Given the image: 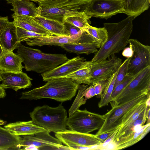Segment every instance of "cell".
I'll return each instance as SVG.
<instances>
[{"label": "cell", "instance_id": "cell-2", "mask_svg": "<svg viewBox=\"0 0 150 150\" xmlns=\"http://www.w3.org/2000/svg\"><path fill=\"white\" fill-rule=\"evenodd\" d=\"M42 86L21 93V99L38 100L47 98L64 102L71 100L75 96L79 85L66 78L50 80Z\"/></svg>", "mask_w": 150, "mask_h": 150}, {"label": "cell", "instance_id": "cell-46", "mask_svg": "<svg viewBox=\"0 0 150 150\" xmlns=\"http://www.w3.org/2000/svg\"><path fill=\"white\" fill-rule=\"evenodd\" d=\"M30 0V1H33L35 2H39L41 1H45L46 0Z\"/></svg>", "mask_w": 150, "mask_h": 150}, {"label": "cell", "instance_id": "cell-21", "mask_svg": "<svg viewBox=\"0 0 150 150\" xmlns=\"http://www.w3.org/2000/svg\"><path fill=\"white\" fill-rule=\"evenodd\" d=\"M150 123L144 125L139 130L119 139L115 142V150L125 149L135 144L143 138L149 132Z\"/></svg>", "mask_w": 150, "mask_h": 150}, {"label": "cell", "instance_id": "cell-5", "mask_svg": "<svg viewBox=\"0 0 150 150\" xmlns=\"http://www.w3.org/2000/svg\"><path fill=\"white\" fill-rule=\"evenodd\" d=\"M33 122L49 133L63 132L67 130V112L61 103L56 107L48 105L38 106L30 113Z\"/></svg>", "mask_w": 150, "mask_h": 150}, {"label": "cell", "instance_id": "cell-14", "mask_svg": "<svg viewBox=\"0 0 150 150\" xmlns=\"http://www.w3.org/2000/svg\"><path fill=\"white\" fill-rule=\"evenodd\" d=\"M82 32L79 34L70 37L54 35H43L26 39L24 41L30 46L44 45L59 46L71 44L85 42V38Z\"/></svg>", "mask_w": 150, "mask_h": 150}, {"label": "cell", "instance_id": "cell-28", "mask_svg": "<svg viewBox=\"0 0 150 150\" xmlns=\"http://www.w3.org/2000/svg\"><path fill=\"white\" fill-rule=\"evenodd\" d=\"M67 52L78 54L96 53L101 46L96 42L64 45L60 46Z\"/></svg>", "mask_w": 150, "mask_h": 150}, {"label": "cell", "instance_id": "cell-22", "mask_svg": "<svg viewBox=\"0 0 150 150\" xmlns=\"http://www.w3.org/2000/svg\"><path fill=\"white\" fill-rule=\"evenodd\" d=\"M76 97L69 110V116H71L86 100L95 96L93 85L80 84Z\"/></svg>", "mask_w": 150, "mask_h": 150}, {"label": "cell", "instance_id": "cell-16", "mask_svg": "<svg viewBox=\"0 0 150 150\" xmlns=\"http://www.w3.org/2000/svg\"><path fill=\"white\" fill-rule=\"evenodd\" d=\"M2 83L0 86L4 89H12L16 91L31 86L32 79L26 74L1 71Z\"/></svg>", "mask_w": 150, "mask_h": 150}, {"label": "cell", "instance_id": "cell-27", "mask_svg": "<svg viewBox=\"0 0 150 150\" xmlns=\"http://www.w3.org/2000/svg\"><path fill=\"white\" fill-rule=\"evenodd\" d=\"M123 4L125 13L134 19L149 9L150 0H124Z\"/></svg>", "mask_w": 150, "mask_h": 150}, {"label": "cell", "instance_id": "cell-6", "mask_svg": "<svg viewBox=\"0 0 150 150\" xmlns=\"http://www.w3.org/2000/svg\"><path fill=\"white\" fill-rule=\"evenodd\" d=\"M149 96L150 93L141 95L127 102L111 106L112 109L104 115V122L96 134L114 131L119 127L127 113L135 106L146 100Z\"/></svg>", "mask_w": 150, "mask_h": 150}, {"label": "cell", "instance_id": "cell-7", "mask_svg": "<svg viewBox=\"0 0 150 150\" xmlns=\"http://www.w3.org/2000/svg\"><path fill=\"white\" fill-rule=\"evenodd\" d=\"M150 66L140 71L121 91L111 101V106L132 99L140 95L150 93Z\"/></svg>", "mask_w": 150, "mask_h": 150}, {"label": "cell", "instance_id": "cell-15", "mask_svg": "<svg viewBox=\"0 0 150 150\" xmlns=\"http://www.w3.org/2000/svg\"><path fill=\"white\" fill-rule=\"evenodd\" d=\"M86 61L83 57L78 56L67 61L53 69L42 73L45 81L53 79L65 78L67 75L75 71Z\"/></svg>", "mask_w": 150, "mask_h": 150}, {"label": "cell", "instance_id": "cell-39", "mask_svg": "<svg viewBox=\"0 0 150 150\" xmlns=\"http://www.w3.org/2000/svg\"><path fill=\"white\" fill-rule=\"evenodd\" d=\"M114 131L108 132L98 134H95L96 137L103 143L110 137L115 131Z\"/></svg>", "mask_w": 150, "mask_h": 150}, {"label": "cell", "instance_id": "cell-17", "mask_svg": "<svg viewBox=\"0 0 150 150\" xmlns=\"http://www.w3.org/2000/svg\"><path fill=\"white\" fill-rule=\"evenodd\" d=\"M16 27L13 22L8 21L0 32V45L4 53L13 52L18 43Z\"/></svg>", "mask_w": 150, "mask_h": 150}, {"label": "cell", "instance_id": "cell-9", "mask_svg": "<svg viewBox=\"0 0 150 150\" xmlns=\"http://www.w3.org/2000/svg\"><path fill=\"white\" fill-rule=\"evenodd\" d=\"M49 133L45 130L33 135L23 136L21 142V149H21L70 150L68 146H63L59 139Z\"/></svg>", "mask_w": 150, "mask_h": 150}, {"label": "cell", "instance_id": "cell-1", "mask_svg": "<svg viewBox=\"0 0 150 150\" xmlns=\"http://www.w3.org/2000/svg\"><path fill=\"white\" fill-rule=\"evenodd\" d=\"M134 18L128 16L120 22L104 23L108 33L107 40L96 53L91 61L99 62L106 59L124 49L128 44L133 30Z\"/></svg>", "mask_w": 150, "mask_h": 150}, {"label": "cell", "instance_id": "cell-19", "mask_svg": "<svg viewBox=\"0 0 150 150\" xmlns=\"http://www.w3.org/2000/svg\"><path fill=\"white\" fill-rule=\"evenodd\" d=\"M12 16L13 19V22L16 27L44 35H52L42 26L36 22L33 17L17 15L14 13Z\"/></svg>", "mask_w": 150, "mask_h": 150}, {"label": "cell", "instance_id": "cell-47", "mask_svg": "<svg viewBox=\"0 0 150 150\" xmlns=\"http://www.w3.org/2000/svg\"><path fill=\"white\" fill-rule=\"evenodd\" d=\"M7 1V3L11 4L13 1L14 0H5Z\"/></svg>", "mask_w": 150, "mask_h": 150}, {"label": "cell", "instance_id": "cell-32", "mask_svg": "<svg viewBox=\"0 0 150 150\" xmlns=\"http://www.w3.org/2000/svg\"><path fill=\"white\" fill-rule=\"evenodd\" d=\"M146 100L135 106L127 113L122 120L119 129L123 128L138 117L147 107L146 103Z\"/></svg>", "mask_w": 150, "mask_h": 150}, {"label": "cell", "instance_id": "cell-35", "mask_svg": "<svg viewBox=\"0 0 150 150\" xmlns=\"http://www.w3.org/2000/svg\"><path fill=\"white\" fill-rule=\"evenodd\" d=\"M16 32L18 41L21 42L28 39L44 35L18 27H16Z\"/></svg>", "mask_w": 150, "mask_h": 150}, {"label": "cell", "instance_id": "cell-40", "mask_svg": "<svg viewBox=\"0 0 150 150\" xmlns=\"http://www.w3.org/2000/svg\"><path fill=\"white\" fill-rule=\"evenodd\" d=\"M133 51L130 47L124 49L122 52V55L127 58L131 57L133 56Z\"/></svg>", "mask_w": 150, "mask_h": 150}, {"label": "cell", "instance_id": "cell-13", "mask_svg": "<svg viewBox=\"0 0 150 150\" xmlns=\"http://www.w3.org/2000/svg\"><path fill=\"white\" fill-rule=\"evenodd\" d=\"M108 59L99 62L92 61L91 84L100 81L107 80L117 70L122 63V59L115 54Z\"/></svg>", "mask_w": 150, "mask_h": 150}, {"label": "cell", "instance_id": "cell-31", "mask_svg": "<svg viewBox=\"0 0 150 150\" xmlns=\"http://www.w3.org/2000/svg\"><path fill=\"white\" fill-rule=\"evenodd\" d=\"M86 31L101 46L106 42L108 38V33L104 27L97 28L89 24L83 30Z\"/></svg>", "mask_w": 150, "mask_h": 150}, {"label": "cell", "instance_id": "cell-25", "mask_svg": "<svg viewBox=\"0 0 150 150\" xmlns=\"http://www.w3.org/2000/svg\"><path fill=\"white\" fill-rule=\"evenodd\" d=\"M92 62L86 61L77 70L67 75L65 78H69L79 84H91V75Z\"/></svg>", "mask_w": 150, "mask_h": 150}, {"label": "cell", "instance_id": "cell-26", "mask_svg": "<svg viewBox=\"0 0 150 150\" xmlns=\"http://www.w3.org/2000/svg\"><path fill=\"white\" fill-rule=\"evenodd\" d=\"M21 137L11 134L0 126V150L20 149Z\"/></svg>", "mask_w": 150, "mask_h": 150}, {"label": "cell", "instance_id": "cell-10", "mask_svg": "<svg viewBox=\"0 0 150 150\" xmlns=\"http://www.w3.org/2000/svg\"><path fill=\"white\" fill-rule=\"evenodd\" d=\"M55 136L70 150L92 149L91 146L103 142L95 135L79 132L71 130L55 133Z\"/></svg>", "mask_w": 150, "mask_h": 150}, {"label": "cell", "instance_id": "cell-29", "mask_svg": "<svg viewBox=\"0 0 150 150\" xmlns=\"http://www.w3.org/2000/svg\"><path fill=\"white\" fill-rule=\"evenodd\" d=\"M11 4L13 8L11 10L15 14L33 17L38 16L37 7L29 0H14Z\"/></svg>", "mask_w": 150, "mask_h": 150}, {"label": "cell", "instance_id": "cell-41", "mask_svg": "<svg viewBox=\"0 0 150 150\" xmlns=\"http://www.w3.org/2000/svg\"><path fill=\"white\" fill-rule=\"evenodd\" d=\"M8 21V16H0V32Z\"/></svg>", "mask_w": 150, "mask_h": 150}, {"label": "cell", "instance_id": "cell-8", "mask_svg": "<svg viewBox=\"0 0 150 150\" xmlns=\"http://www.w3.org/2000/svg\"><path fill=\"white\" fill-rule=\"evenodd\" d=\"M105 120L104 115L88 111L86 109L76 110L68 117L67 125L70 130L89 133L101 127Z\"/></svg>", "mask_w": 150, "mask_h": 150}, {"label": "cell", "instance_id": "cell-48", "mask_svg": "<svg viewBox=\"0 0 150 150\" xmlns=\"http://www.w3.org/2000/svg\"><path fill=\"white\" fill-rule=\"evenodd\" d=\"M2 81V79L1 75V71H0V82Z\"/></svg>", "mask_w": 150, "mask_h": 150}, {"label": "cell", "instance_id": "cell-4", "mask_svg": "<svg viewBox=\"0 0 150 150\" xmlns=\"http://www.w3.org/2000/svg\"><path fill=\"white\" fill-rule=\"evenodd\" d=\"M88 0H46L38 2V16L63 24L67 18L85 13Z\"/></svg>", "mask_w": 150, "mask_h": 150}, {"label": "cell", "instance_id": "cell-20", "mask_svg": "<svg viewBox=\"0 0 150 150\" xmlns=\"http://www.w3.org/2000/svg\"><path fill=\"white\" fill-rule=\"evenodd\" d=\"M23 60L18 54L13 52L4 53L0 59V71L3 72H22Z\"/></svg>", "mask_w": 150, "mask_h": 150}, {"label": "cell", "instance_id": "cell-18", "mask_svg": "<svg viewBox=\"0 0 150 150\" xmlns=\"http://www.w3.org/2000/svg\"><path fill=\"white\" fill-rule=\"evenodd\" d=\"M4 127L12 134L18 136L33 135L38 132L46 130L35 124L32 120L10 123L6 125Z\"/></svg>", "mask_w": 150, "mask_h": 150}, {"label": "cell", "instance_id": "cell-42", "mask_svg": "<svg viewBox=\"0 0 150 150\" xmlns=\"http://www.w3.org/2000/svg\"><path fill=\"white\" fill-rule=\"evenodd\" d=\"M6 94L5 89L0 86V98H3L6 96Z\"/></svg>", "mask_w": 150, "mask_h": 150}, {"label": "cell", "instance_id": "cell-38", "mask_svg": "<svg viewBox=\"0 0 150 150\" xmlns=\"http://www.w3.org/2000/svg\"><path fill=\"white\" fill-rule=\"evenodd\" d=\"M107 81H101L93 84L94 87L95 96L97 97L100 98L102 96Z\"/></svg>", "mask_w": 150, "mask_h": 150}, {"label": "cell", "instance_id": "cell-23", "mask_svg": "<svg viewBox=\"0 0 150 150\" xmlns=\"http://www.w3.org/2000/svg\"><path fill=\"white\" fill-rule=\"evenodd\" d=\"M149 108L150 107L147 106L146 108L136 119L123 128L119 129L112 142H115L121 138L140 130L144 125L147 120V113Z\"/></svg>", "mask_w": 150, "mask_h": 150}, {"label": "cell", "instance_id": "cell-33", "mask_svg": "<svg viewBox=\"0 0 150 150\" xmlns=\"http://www.w3.org/2000/svg\"><path fill=\"white\" fill-rule=\"evenodd\" d=\"M89 20L86 14L83 13L68 17L65 19L64 23H69L83 30L89 24Z\"/></svg>", "mask_w": 150, "mask_h": 150}, {"label": "cell", "instance_id": "cell-11", "mask_svg": "<svg viewBox=\"0 0 150 150\" xmlns=\"http://www.w3.org/2000/svg\"><path fill=\"white\" fill-rule=\"evenodd\" d=\"M124 0H88L85 13L92 17L107 19L117 13H125Z\"/></svg>", "mask_w": 150, "mask_h": 150}, {"label": "cell", "instance_id": "cell-30", "mask_svg": "<svg viewBox=\"0 0 150 150\" xmlns=\"http://www.w3.org/2000/svg\"><path fill=\"white\" fill-rule=\"evenodd\" d=\"M119 69L120 68L107 80L103 94L100 97V100L98 103V106L99 108L108 105L109 103L112 101L111 96Z\"/></svg>", "mask_w": 150, "mask_h": 150}, {"label": "cell", "instance_id": "cell-34", "mask_svg": "<svg viewBox=\"0 0 150 150\" xmlns=\"http://www.w3.org/2000/svg\"><path fill=\"white\" fill-rule=\"evenodd\" d=\"M138 73L134 75L127 74L125 76L121 82L113 89L111 96L112 100L137 76Z\"/></svg>", "mask_w": 150, "mask_h": 150}, {"label": "cell", "instance_id": "cell-37", "mask_svg": "<svg viewBox=\"0 0 150 150\" xmlns=\"http://www.w3.org/2000/svg\"><path fill=\"white\" fill-rule=\"evenodd\" d=\"M63 24L68 31L69 36L70 37L78 35L83 31V30L69 23L64 22Z\"/></svg>", "mask_w": 150, "mask_h": 150}, {"label": "cell", "instance_id": "cell-43", "mask_svg": "<svg viewBox=\"0 0 150 150\" xmlns=\"http://www.w3.org/2000/svg\"><path fill=\"white\" fill-rule=\"evenodd\" d=\"M150 109L149 108L147 110V119L148 121L147 123H150Z\"/></svg>", "mask_w": 150, "mask_h": 150}, {"label": "cell", "instance_id": "cell-36", "mask_svg": "<svg viewBox=\"0 0 150 150\" xmlns=\"http://www.w3.org/2000/svg\"><path fill=\"white\" fill-rule=\"evenodd\" d=\"M131 58V57L127 58L120 66L116 77L113 89L127 75L128 65Z\"/></svg>", "mask_w": 150, "mask_h": 150}, {"label": "cell", "instance_id": "cell-24", "mask_svg": "<svg viewBox=\"0 0 150 150\" xmlns=\"http://www.w3.org/2000/svg\"><path fill=\"white\" fill-rule=\"evenodd\" d=\"M34 20L48 31L52 35L68 36V31L63 23L57 21L38 16L33 17Z\"/></svg>", "mask_w": 150, "mask_h": 150}, {"label": "cell", "instance_id": "cell-12", "mask_svg": "<svg viewBox=\"0 0 150 150\" xmlns=\"http://www.w3.org/2000/svg\"><path fill=\"white\" fill-rule=\"evenodd\" d=\"M128 44L133 54L129 64L127 74L134 75L150 66V47L133 39H129Z\"/></svg>", "mask_w": 150, "mask_h": 150}, {"label": "cell", "instance_id": "cell-45", "mask_svg": "<svg viewBox=\"0 0 150 150\" xmlns=\"http://www.w3.org/2000/svg\"><path fill=\"white\" fill-rule=\"evenodd\" d=\"M6 123V121H4L0 119V125H5Z\"/></svg>", "mask_w": 150, "mask_h": 150}, {"label": "cell", "instance_id": "cell-3", "mask_svg": "<svg viewBox=\"0 0 150 150\" xmlns=\"http://www.w3.org/2000/svg\"><path fill=\"white\" fill-rule=\"evenodd\" d=\"M17 54L23 60L24 68L27 71L42 73L51 70L67 61L66 54L46 53L40 50L28 47L20 42Z\"/></svg>", "mask_w": 150, "mask_h": 150}, {"label": "cell", "instance_id": "cell-44", "mask_svg": "<svg viewBox=\"0 0 150 150\" xmlns=\"http://www.w3.org/2000/svg\"><path fill=\"white\" fill-rule=\"evenodd\" d=\"M4 54L3 51L0 45V59Z\"/></svg>", "mask_w": 150, "mask_h": 150}]
</instances>
